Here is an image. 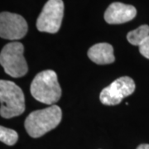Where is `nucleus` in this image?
<instances>
[{
	"mask_svg": "<svg viewBox=\"0 0 149 149\" xmlns=\"http://www.w3.org/2000/svg\"><path fill=\"white\" fill-rule=\"evenodd\" d=\"M23 52L24 47L18 42L7 44L1 51V65L6 73L13 78H19L27 73L28 67Z\"/></svg>",
	"mask_w": 149,
	"mask_h": 149,
	"instance_id": "20e7f679",
	"label": "nucleus"
},
{
	"mask_svg": "<svg viewBox=\"0 0 149 149\" xmlns=\"http://www.w3.org/2000/svg\"><path fill=\"white\" fill-rule=\"evenodd\" d=\"M140 53L144 57L149 59V36L139 46Z\"/></svg>",
	"mask_w": 149,
	"mask_h": 149,
	"instance_id": "f8f14e48",
	"label": "nucleus"
},
{
	"mask_svg": "<svg viewBox=\"0 0 149 149\" xmlns=\"http://www.w3.org/2000/svg\"><path fill=\"white\" fill-rule=\"evenodd\" d=\"M88 56L93 62L98 65L113 63L115 60L113 48L109 43H97L88 51Z\"/></svg>",
	"mask_w": 149,
	"mask_h": 149,
	"instance_id": "1a4fd4ad",
	"label": "nucleus"
},
{
	"mask_svg": "<svg viewBox=\"0 0 149 149\" xmlns=\"http://www.w3.org/2000/svg\"><path fill=\"white\" fill-rule=\"evenodd\" d=\"M18 139V135L13 129L7 128L3 126L0 127V140L8 146H13L16 143Z\"/></svg>",
	"mask_w": 149,
	"mask_h": 149,
	"instance_id": "9b49d317",
	"label": "nucleus"
},
{
	"mask_svg": "<svg viewBox=\"0 0 149 149\" xmlns=\"http://www.w3.org/2000/svg\"><path fill=\"white\" fill-rule=\"evenodd\" d=\"M137 15L136 8L132 5L115 2L108 7L104 20L109 24H121L133 20Z\"/></svg>",
	"mask_w": 149,
	"mask_h": 149,
	"instance_id": "6e6552de",
	"label": "nucleus"
},
{
	"mask_svg": "<svg viewBox=\"0 0 149 149\" xmlns=\"http://www.w3.org/2000/svg\"><path fill=\"white\" fill-rule=\"evenodd\" d=\"M0 114L4 118H11L25 111V98L22 89L14 82L0 81Z\"/></svg>",
	"mask_w": 149,
	"mask_h": 149,
	"instance_id": "7ed1b4c3",
	"label": "nucleus"
},
{
	"mask_svg": "<svg viewBox=\"0 0 149 149\" xmlns=\"http://www.w3.org/2000/svg\"><path fill=\"white\" fill-rule=\"evenodd\" d=\"M64 16L62 0H48L37 20L38 31L56 33L59 31Z\"/></svg>",
	"mask_w": 149,
	"mask_h": 149,
	"instance_id": "39448f33",
	"label": "nucleus"
},
{
	"mask_svg": "<svg viewBox=\"0 0 149 149\" xmlns=\"http://www.w3.org/2000/svg\"><path fill=\"white\" fill-rule=\"evenodd\" d=\"M62 112L57 105L32 112L25 120V128L32 138H40L58 126Z\"/></svg>",
	"mask_w": 149,
	"mask_h": 149,
	"instance_id": "f257e3e1",
	"label": "nucleus"
},
{
	"mask_svg": "<svg viewBox=\"0 0 149 149\" xmlns=\"http://www.w3.org/2000/svg\"><path fill=\"white\" fill-rule=\"evenodd\" d=\"M27 23L19 14L3 12L0 14V36L8 40H19L27 34Z\"/></svg>",
	"mask_w": 149,
	"mask_h": 149,
	"instance_id": "0eeeda50",
	"label": "nucleus"
},
{
	"mask_svg": "<svg viewBox=\"0 0 149 149\" xmlns=\"http://www.w3.org/2000/svg\"><path fill=\"white\" fill-rule=\"evenodd\" d=\"M135 83L129 76H123L109 86L104 88L100 93V99L104 105H116L127 96L131 95L135 91Z\"/></svg>",
	"mask_w": 149,
	"mask_h": 149,
	"instance_id": "423d86ee",
	"label": "nucleus"
},
{
	"mask_svg": "<svg viewBox=\"0 0 149 149\" xmlns=\"http://www.w3.org/2000/svg\"><path fill=\"white\" fill-rule=\"evenodd\" d=\"M137 149H149V144H141L137 148Z\"/></svg>",
	"mask_w": 149,
	"mask_h": 149,
	"instance_id": "ddd939ff",
	"label": "nucleus"
},
{
	"mask_svg": "<svg viewBox=\"0 0 149 149\" xmlns=\"http://www.w3.org/2000/svg\"><path fill=\"white\" fill-rule=\"evenodd\" d=\"M30 91L37 101L52 105L59 101L61 89L59 85L56 73L52 70H46L38 73L32 80Z\"/></svg>",
	"mask_w": 149,
	"mask_h": 149,
	"instance_id": "f03ea898",
	"label": "nucleus"
},
{
	"mask_svg": "<svg viewBox=\"0 0 149 149\" xmlns=\"http://www.w3.org/2000/svg\"><path fill=\"white\" fill-rule=\"evenodd\" d=\"M149 36L148 25H142L137 29L129 32L127 35L128 42L133 46H139Z\"/></svg>",
	"mask_w": 149,
	"mask_h": 149,
	"instance_id": "9d476101",
	"label": "nucleus"
}]
</instances>
